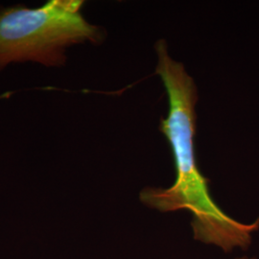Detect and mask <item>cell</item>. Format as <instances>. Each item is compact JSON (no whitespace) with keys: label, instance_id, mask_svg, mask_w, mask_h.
<instances>
[{"label":"cell","instance_id":"cell-1","mask_svg":"<svg viewBox=\"0 0 259 259\" xmlns=\"http://www.w3.org/2000/svg\"><path fill=\"white\" fill-rule=\"evenodd\" d=\"M158 63L157 74L166 90L169 111L160 122L172 149L176 179L167 187H146L139 193L142 204L159 212L187 209L191 213V230L195 240L213 246L224 252L246 250L259 230V217L243 223L228 215L213 200L209 181L199 170L195 156L196 112L198 94L193 79L185 66L174 61L167 51L166 42L156 45Z\"/></svg>","mask_w":259,"mask_h":259},{"label":"cell","instance_id":"cell-2","mask_svg":"<svg viewBox=\"0 0 259 259\" xmlns=\"http://www.w3.org/2000/svg\"><path fill=\"white\" fill-rule=\"evenodd\" d=\"M83 1L50 0L38 8L0 7V73L14 64H66L69 48L102 40V29L81 14Z\"/></svg>","mask_w":259,"mask_h":259},{"label":"cell","instance_id":"cell-3","mask_svg":"<svg viewBox=\"0 0 259 259\" xmlns=\"http://www.w3.org/2000/svg\"><path fill=\"white\" fill-rule=\"evenodd\" d=\"M233 259H257L254 256H247V255H244V256H240V257H235Z\"/></svg>","mask_w":259,"mask_h":259}]
</instances>
